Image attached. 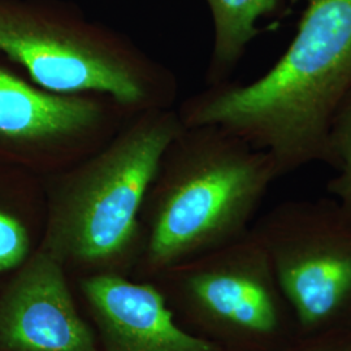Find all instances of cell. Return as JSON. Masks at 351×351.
Segmentation results:
<instances>
[{
  "label": "cell",
  "instance_id": "obj_1",
  "mask_svg": "<svg viewBox=\"0 0 351 351\" xmlns=\"http://www.w3.org/2000/svg\"><path fill=\"white\" fill-rule=\"evenodd\" d=\"M303 1L297 33L269 71L210 85L177 108L185 126H220L267 152L280 177L326 164L329 121L351 90V0Z\"/></svg>",
  "mask_w": 351,
  "mask_h": 351
},
{
  "label": "cell",
  "instance_id": "obj_2",
  "mask_svg": "<svg viewBox=\"0 0 351 351\" xmlns=\"http://www.w3.org/2000/svg\"><path fill=\"white\" fill-rule=\"evenodd\" d=\"M185 125L177 108L134 113L82 162L45 177L42 249L64 267L114 272L145 246L143 203L171 142Z\"/></svg>",
  "mask_w": 351,
  "mask_h": 351
},
{
  "label": "cell",
  "instance_id": "obj_3",
  "mask_svg": "<svg viewBox=\"0 0 351 351\" xmlns=\"http://www.w3.org/2000/svg\"><path fill=\"white\" fill-rule=\"evenodd\" d=\"M278 177L267 152L223 128L185 126L143 203L146 262L165 269L245 237Z\"/></svg>",
  "mask_w": 351,
  "mask_h": 351
},
{
  "label": "cell",
  "instance_id": "obj_4",
  "mask_svg": "<svg viewBox=\"0 0 351 351\" xmlns=\"http://www.w3.org/2000/svg\"><path fill=\"white\" fill-rule=\"evenodd\" d=\"M0 53L40 88L101 94L134 111L171 108L178 93L169 68L66 0H0Z\"/></svg>",
  "mask_w": 351,
  "mask_h": 351
},
{
  "label": "cell",
  "instance_id": "obj_5",
  "mask_svg": "<svg viewBox=\"0 0 351 351\" xmlns=\"http://www.w3.org/2000/svg\"><path fill=\"white\" fill-rule=\"evenodd\" d=\"M250 234L303 335L351 324V211L332 197L282 202Z\"/></svg>",
  "mask_w": 351,
  "mask_h": 351
},
{
  "label": "cell",
  "instance_id": "obj_6",
  "mask_svg": "<svg viewBox=\"0 0 351 351\" xmlns=\"http://www.w3.org/2000/svg\"><path fill=\"white\" fill-rule=\"evenodd\" d=\"M137 112L101 94L53 93L0 65V149L45 177L101 150Z\"/></svg>",
  "mask_w": 351,
  "mask_h": 351
},
{
  "label": "cell",
  "instance_id": "obj_7",
  "mask_svg": "<svg viewBox=\"0 0 351 351\" xmlns=\"http://www.w3.org/2000/svg\"><path fill=\"white\" fill-rule=\"evenodd\" d=\"M186 263L190 307L213 332L264 351L293 341L295 317L267 252L250 232Z\"/></svg>",
  "mask_w": 351,
  "mask_h": 351
},
{
  "label": "cell",
  "instance_id": "obj_8",
  "mask_svg": "<svg viewBox=\"0 0 351 351\" xmlns=\"http://www.w3.org/2000/svg\"><path fill=\"white\" fill-rule=\"evenodd\" d=\"M63 263L39 247L0 301V345L11 351H97Z\"/></svg>",
  "mask_w": 351,
  "mask_h": 351
},
{
  "label": "cell",
  "instance_id": "obj_9",
  "mask_svg": "<svg viewBox=\"0 0 351 351\" xmlns=\"http://www.w3.org/2000/svg\"><path fill=\"white\" fill-rule=\"evenodd\" d=\"M82 291L106 351H223L177 326L163 295L151 285L101 272L84 280Z\"/></svg>",
  "mask_w": 351,
  "mask_h": 351
},
{
  "label": "cell",
  "instance_id": "obj_10",
  "mask_svg": "<svg viewBox=\"0 0 351 351\" xmlns=\"http://www.w3.org/2000/svg\"><path fill=\"white\" fill-rule=\"evenodd\" d=\"M213 25V51L206 85L230 80L251 42L263 29L261 20H280L290 13L289 0H206Z\"/></svg>",
  "mask_w": 351,
  "mask_h": 351
},
{
  "label": "cell",
  "instance_id": "obj_11",
  "mask_svg": "<svg viewBox=\"0 0 351 351\" xmlns=\"http://www.w3.org/2000/svg\"><path fill=\"white\" fill-rule=\"evenodd\" d=\"M326 164L336 171L326 190L351 211V90L330 117L326 134Z\"/></svg>",
  "mask_w": 351,
  "mask_h": 351
},
{
  "label": "cell",
  "instance_id": "obj_12",
  "mask_svg": "<svg viewBox=\"0 0 351 351\" xmlns=\"http://www.w3.org/2000/svg\"><path fill=\"white\" fill-rule=\"evenodd\" d=\"M30 251V234L25 224L13 213L0 208V272L25 262Z\"/></svg>",
  "mask_w": 351,
  "mask_h": 351
},
{
  "label": "cell",
  "instance_id": "obj_13",
  "mask_svg": "<svg viewBox=\"0 0 351 351\" xmlns=\"http://www.w3.org/2000/svg\"><path fill=\"white\" fill-rule=\"evenodd\" d=\"M304 336L277 351H351V324Z\"/></svg>",
  "mask_w": 351,
  "mask_h": 351
}]
</instances>
